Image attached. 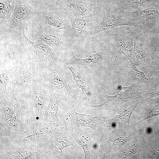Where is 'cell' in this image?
I'll return each instance as SVG.
<instances>
[{"mask_svg": "<svg viewBox=\"0 0 159 159\" xmlns=\"http://www.w3.org/2000/svg\"><path fill=\"white\" fill-rule=\"evenodd\" d=\"M26 29L29 39L40 40L51 47L59 57L74 40L71 31L55 28L34 20Z\"/></svg>", "mask_w": 159, "mask_h": 159, "instance_id": "1", "label": "cell"}, {"mask_svg": "<svg viewBox=\"0 0 159 159\" xmlns=\"http://www.w3.org/2000/svg\"><path fill=\"white\" fill-rule=\"evenodd\" d=\"M24 41L27 60L35 68L36 72L45 68H52L60 62V57L50 47L39 40L32 41L24 32L21 36Z\"/></svg>", "mask_w": 159, "mask_h": 159, "instance_id": "2", "label": "cell"}, {"mask_svg": "<svg viewBox=\"0 0 159 159\" xmlns=\"http://www.w3.org/2000/svg\"><path fill=\"white\" fill-rule=\"evenodd\" d=\"M0 65H19L27 60L23 38L12 33L0 31Z\"/></svg>", "mask_w": 159, "mask_h": 159, "instance_id": "3", "label": "cell"}, {"mask_svg": "<svg viewBox=\"0 0 159 159\" xmlns=\"http://www.w3.org/2000/svg\"><path fill=\"white\" fill-rule=\"evenodd\" d=\"M59 64L36 72V80L49 89H54L76 99L78 91L70 85L66 72Z\"/></svg>", "mask_w": 159, "mask_h": 159, "instance_id": "4", "label": "cell"}, {"mask_svg": "<svg viewBox=\"0 0 159 159\" xmlns=\"http://www.w3.org/2000/svg\"><path fill=\"white\" fill-rule=\"evenodd\" d=\"M36 9L27 0H15L14 9L10 19L0 31L11 32L21 37L25 27L34 17Z\"/></svg>", "mask_w": 159, "mask_h": 159, "instance_id": "5", "label": "cell"}, {"mask_svg": "<svg viewBox=\"0 0 159 159\" xmlns=\"http://www.w3.org/2000/svg\"><path fill=\"white\" fill-rule=\"evenodd\" d=\"M36 75L35 68L29 62L26 60L22 62L8 84V95L15 97L32 90L31 86Z\"/></svg>", "mask_w": 159, "mask_h": 159, "instance_id": "6", "label": "cell"}, {"mask_svg": "<svg viewBox=\"0 0 159 159\" xmlns=\"http://www.w3.org/2000/svg\"><path fill=\"white\" fill-rule=\"evenodd\" d=\"M52 124L49 139L50 149L55 158L59 159L65 148L74 146V140L69 133L66 120L59 118Z\"/></svg>", "mask_w": 159, "mask_h": 159, "instance_id": "7", "label": "cell"}, {"mask_svg": "<svg viewBox=\"0 0 159 159\" xmlns=\"http://www.w3.org/2000/svg\"><path fill=\"white\" fill-rule=\"evenodd\" d=\"M47 6L35 9L33 19L55 28L71 31V19L56 7Z\"/></svg>", "mask_w": 159, "mask_h": 159, "instance_id": "8", "label": "cell"}, {"mask_svg": "<svg viewBox=\"0 0 159 159\" xmlns=\"http://www.w3.org/2000/svg\"><path fill=\"white\" fill-rule=\"evenodd\" d=\"M101 10L95 9L90 14L71 18V35L73 39H82L90 36V33L100 23Z\"/></svg>", "mask_w": 159, "mask_h": 159, "instance_id": "9", "label": "cell"}, {"mask_svg": "<svg viewBox=\"0 0 159 159\" xmlns=\"http://www.w3.org/2000/svg\"><path fill=\"white\" fill-rule=\"evenodd\" d=\"M0 147V159H45L47 150L19 146L14 142Z\"/></svg>", "mask_w": 159, "mask_h": 159, "instance_id": "10", "label": "cell"}, {"mask_svg": "<svg viewBox=\"0 0 159 159\" xmlns=\"http://www.w3.org/2000/svg\"><path fill=\"white\" fill-rule=\"evenodd\" d=\"M125 25L137 27L147 32H151L145 25L128 19L122 18L112 11L105 9L103 11L102 19L98 25L90 32V35L91 36L118 26Z\"/></svg>", "mask_w": 159, "mask_h": 159, "instance_id": "11", "label": "cell"}, {"mask_svg": "<svg viewBox=\"0 0 159 159\" xmlns=\"http://www.w3.org/2000/svg\"><path fill=\"white\" fill-rule=\"evenodd\" d=\"M138 83V82H136L130 86L121 87L116 95L113 96L107 95H101L106 99V101L101 105H96V109L99 111L104 109L116 107L137 98L135 96L138 94L135 91Z\"/></svg>", "mask_w": 159, "mask_h": 159, "instance_id": "12", "label": "cell"}, {"mask_svg": "<svg viewBox=\"0 0 159 159\" xmlns=\"http://www.w3.org/2000/svg\"><path fill=\"white\" fill-rule=\"evenodd\" d=\"M52 125V123L49 124L14 143L21 146L46 150L50 149L49 139Z\"/></svg>", "mask_w": 159, "mask_h": 159, "instance_id": "13", "label": "cell"}, {"mask_svg": "<svg viewBox=\"0 0 159 159\" xmlns=\"http://www.w3.org/2000/svg\"><path fill=\"white\" fill-rule=\"evenodd\" d=\"M31 89L34 95L33 106L36 114V126L44 114L47 107L50 95V89L36 80Z\"/></svg>", "mask_w": 159, "mask_h": 159, "instance_id": "14", "label": "cell"}, {"mask_svg": "<svg viewBox=\"0 0 159 159\" xmlns=\"http://www.w3.org/2000/svg\"><path fill=\"white\" fill-rule=\"evenodd\" d=\"M65 94L50 89L48 104L46 111L38 123L35 126V130L47 125L58 121V110L61 102Z\"/></svg>", "mask_w": 159, "mask_h": 159, "instance_id": "15", "label": "cell"}, {"mask_svg": "<svg viewBox=\"0 0 159 159\" xmlns=\"http://www.w3.org/2000/svg\"><path fill=\"white\" fill-rule=\"evenodd\" d=\"M132 55L136 65L145 66L155 70H159L154 63L153 54L143 43L141 33L137 35L134 40Z\"/></svg>", "mask_w": 159, "mask_h": 159, "instance_id": "16", "label": "cell"}, {"mask_svg": "<svg viewBox=\"0 0 159 159\" xmlns=\"http://www.w3.org/2000/svg\"><path fill=\"white\" fill-rule=\"evenodd\" d=\"M57 5L56 7L70 19L88 15L96 9L80 0H59Z\"/></svg>", "mask_w": 159, "mask_h": 159, "instance_id": "17", "label": "cell"}, {"mask_svg": "<svg viewBox=\"0 0 159 159\" xmlns=\"http://www.w3.org/2000/svg\"><path fill=\"white\" fill-rule=\"evenodd\" d=\"M30 118L29 111L21 104L13 116L4 125L9 129L14 132H23L29 135V122Z\"/></svg>", "mask_w": 159, "mask_h": 159, "instance_id": "18", "label": "cell"}, {"mask_svg": "<svg viewBox=\"0 0 159 159\" xmlns=\"http://www.w3.org/2000/svg\"><path fill=\"white\" fill-rule=\"evenodd\" d=\"M99 117L95 114L79 113L72 108L68 120L66 121L68 129L73 130L79 127H88L95 130L99 124Z\"/></svg>", "mask_w": 159, "mask_h": 159, "instance_id": "19", "label": "cell"}, {"mask_svg": "<svg viewBox=\"0 0 159 159\" xmlns=\"http://www.w3.org/2000/svg\"><path fill=\"white\" fill-rule=\"evenodd\" d=\"M108 42L118 52L130 58L132 55L134 40L123 34H107Z\"/></svg>", "mask_w": 159, "mask_h": 159, "instance_id": "20", "label": "cell"}, {"mask_svg": "<svg viewBox=\"0 0 159 159\" xmlns=\"http://www.w3.org/2000/svg\"><path fill=\"white\" fill-rule=\"evenodd\" d=\"M133 61L126 57L125 65L116 72L118 75L130 82H140L148 83L151 78L147 77L142 71L139 70Z\"/></svg>", "mask_w": 159, "mask_h": 159, "instance_id": "21", "label": "cell"}, {"mask_svg": "<svg viewBox=\"0 0 159 159\" xmlns=\"http://www.w3.org/2000/svg\"><path fill=\"white\" fill-rule=\"evenodd\" d=\"M21 104L15 97H0V122L3 125L13 115Z\"/></svg>", "mask_w": 159, "mask_h": 159, "instance_id": "22", "label": "cell"}, {"mask_svg": "<svg viewBox=\"0 0 159 159\" xmlns=\"http://www.w3.org/2000/svg\"><path fill=\"white\" fill-rule=\"evenodd\" d=\"M131 21L145 25L147 21L159 18V9L152 7L130 11L127 12Z\"/></svg>", "mask_w": 159, "mask_h": 159, "instance_id": "23", "label": "cell"}, {"mask_svg": "<svg viewBox=\"0 0 159 159\" xmlns=\"http://www.w3.org/2000/svg\"><path fill=\"white\" fill-rule=\"evenodd\" d=\"M83 128L74 129L73 138L74 140L82 148L84 153V158H91L93 146L91 135Z\"/></svg>", "mask_w": 159, "mask_h": 159, "instance_id": "24", "label": "cell"}, {"mask_svg": "<svg viewBox=\"0 0 159 159\" xmlns=\"http://www.w3.org/2000/svg\"><path fill=\"white\" fill-rule=\"evenodd\" d=\"M80 67L79 66L77 68H75L70 66H67L72 73L76 85L82 90V94H85L89 96L88 94L89 93V88L91 85V80L89 75Z\"/></svg>", "mask_w": 159, "mask_h": 159, "instance_id": "25", "label": "cell"}, {"mask_svg": "<svg viewBox=\"0 0 159 159\" xmlns=\"http://www.w3.org/2000/svg\"><path fill=\"white\" fill-rule=\"evenodd\" d=\"M19 65H0V97L8 95V84Z\"/></svg>", "mask_w": 159, "mask_h": 159, "instance_id": "26", "label": "cell"}, {"mask_svg": "<svg viewBox=\"0 0 159 159\" xmlns=\"http://www.w3.org/2000/svg\"><path fill=\"white\" fill-rule=\"evenodd\" d=\"M140 103L137 102L123 111L120 115L108 120L106 125L109 126L122 127L129 125V120L133 111Z\"/></svg>", "mask_w": 159, "mask_h": 159, "instance_id": "27", "label": "cell"}, {"mask_svg": "<svg viewBox=\"0 0 159 159\" xmlns=\"http://www.w3.org/2000/svg\"><path fill=\"white\" fill-rule=\"evenodd\" d=\"M105 50L101 48L99 50H97V52L96 54L89 55L88 58L83 59L76 58L74 54H73L72 58L66 60L65 62V64L67 65L76 64L88 66L92 68L94 65L99 62Z\"/></svg>", "mask_w": 159, "mask_h": 159, "instance_id": "28", "label": "cell"}, {"mask_svg": "<svg viewBox=\"0 0 159 159\" xmlns=\"http://www.w3.org/2000/svg\"><path fill=\"white\" fill-rule=\"evenodd\" d=\"M125 8L129 11L150 7V6L159 3V0H116Z\"/></svg>", "mask_w": 159, "mask_h": 159, "instance_id": "29", "label": "cell"}, {"mask_svg": "<svg viewBox=\"0 0 159 159\" xmlns=\"http://www.w3.org/2000/svg\"><path fill=\"white\" fill-rule=\"evenodd\" d=\"M15 0H0V21H7L11 17L14 9Z\"/></svg>", "mask_w": 159, "mask_h": 159, "instance_id": "30", "label": "cell"}, {"mask_svg": "<svg viewBox=\"0 0 159 159\" xmlns=\"http://www.w3.org/2000/svg\"><path fill=\"white\" fill-rule=\"evenodd\" d=\"M27 135L26 134L20 132H14L7 128L0 122V137H9L11 141L15 142L23 138Z\"/></svg>", "mask_w": 159, "mask_h": 159, "instance_id": "31", "label": "cell"}, {"mask_svg": "<svg viewBox=\"0 0 159 159\" xmlns=\"http://www.w3.org/2000/svg\"><path fill=\"white\" fill-rule=\"evenodd\" d=\"M127 140V138L122 135H116L111 140L114 144L117 145H122Z\"/></svg>", "mask_w": 159, "mask_h": 159, "instance_id": "32", "label": "cell"}, {"mask_svg": "<svg viewBox=\"0 0 159 159\" xmlns=\"http://www.w3.org/2000/svg\"><path fill=\"white\" fill-rule=\"evenodd\" d=\"M87 5L93 6L94 4L98 0H80Z\"/></svg>", "mask_w": 159, "mask_h": 159, "instance_id": "33", "label": "cell"}, {"mask_svg": "<svg viewBox=\"0 0 159 159\" xmlns=\"http://www.w3.org/2000/svg\"><path fill=\"white\" fill-rule=\"evenodd\" d=\"M158 24L159 25V23H158Z\"/></svg>", "mask_w": 159, "mask_h": 159, "instance_id": "34", "label": "cell"}]
</instances>
